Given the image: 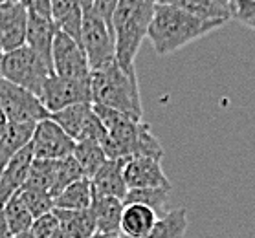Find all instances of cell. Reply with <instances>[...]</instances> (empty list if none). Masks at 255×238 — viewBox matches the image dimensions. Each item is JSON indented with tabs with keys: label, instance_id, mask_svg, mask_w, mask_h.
I'll return each mask as SVG.
<instances>
[{
	"label": "cell",
	"instance_id": "1",
	"mask_svg": "<svg viewBox=\"0 0 255 238\" xmlns=\"http://www.w3.org/2000/svg\"><path fill=\"white\" fill-rule=\"evenodd\" d=\"M94 105V103H92ZM94 112L107 127L103 151L109 159L128 158H154L162 159L163 147L152 134L151 127L143 121H136L120 112L101 105H94Z\"/></svg>",
	"mask_w": 255,
	"mask_h": 238
},
{
	"label": "cell",
	"instance_id": "2",
	"mask_svg": "<svg viewBox=\"0 0 255 238\" xmlns=\"http://www.w3.org/2000/svg\"><path fill=\"white\" fill-rule=\"evenodd\" d=\"M226 22L228 20L200 18L178 7L158 4L147 37L151 39L156 55H171L189 42L198 41L215 29L222 28Z\"/></svg>",
	"mask_w": 255,
	"mask_h": 238
},
{
	"label": "cell",
	"instance_id": "3",
	"mask_svg": "<svg viewBox=\"0 0 255 238\" xmlns=\"http://www.w3.org/2000/svg\"><path fill=\"white\" fill-rule=\"evenodd\" d=\"M158 0H120L112 17L116 61L127 74H136V55L149 35Z\"/></svg>",
	"mask_w": 255,
	"mask_h": 238
},
{
	"label": "cell",
	"instance_id": "4",
	"mask_svg": "<svg viewBox=\"0 0 255 238\" xmlns=\"http://www.w3.org/2000/svg\"><path fill=\"white\" fill-rule=\"evenodd\" d=\"M92 103L120 112L123 116L141 121V99H139L138 74H127L120 64H112L105 70L92 72Z\"/></svg>",
	"mask_w": 255,
	"mask_h": 238
},
{
	"label": "cell",
	"instance_id": "5",
	"mask_svg": "<svg viewBox=\"0 0 255 238\" xmlns=\"http://www.w3.org/2000/svg\"><path fill=\"white\" fill-rule=\"evenodd\" d=\"M52 76V66L28 46L7 52L2 61V68H0V77L35 93L37 97H41L42 88Z\"/></svg>",
	"mask_w": 255,
	"mask_h": 238
},
{
	"label": "cell",
	"instance_id": "6",
	"mask_svg": "<svg viewBox=\"0 0 255 238\" xmlns=\"http://www.w3.org/2000/svg\"><path fill=\"white\" fill-rule=\"evenodd\" d=\"M81 46L87 53L90 70H105L116 64V41L112 29L88 4H83Z\"/></svg>",
	"mask_w": 255,
	"mask_h": 238
},
{
	"label": "cell",
	"instance_id": "7",
	"mask_svg": "<svg viewBox=\"0 0 255 238\" xmlns=\"http://www.w3.org/2000/svg\"><path fill=\"white\" fill-rule=\"evenodd\" d=\"M0 108L13 125H37L50 117V112L35 93L13 84L4 77H0Z\"/></svg>",
	"mask_w": 255,
	"mask_h": 238
},
{
	"label": "cell",
	"instance_id": "8",
	"mask_svg": "<svg viewBox=\"0 0 255 238\" xmlns=\"http://www.w3.org/2000/svg\"><path fill=\"white\" fill-rule=\"evenodd\" d=\"M52 66L53 74L63 79H72V81H90L92 70L88 64L87 53L77 41L66 33L59 31L53 41L52 50Z\"/></svg>",
	"mask_w": 255,
	"mask_h": 238
},
{
	"label": "cell",
	"instance_id": "9",
	"mask_svg": "<svg viewBox=\"0 0 255 238\" xmlns=\"http://www.w3.org/2000/svg\"><path fill=\"white\" fill-rule=\"evenodd\" d=\"M39 99L52 116L68 106L92 103V86H90V81H72V79H63L53 74L42 88Z\"/></svg>",
	"mask_w": 255,
	"mask_h": 238
},
{
	"label": "cell",
	"instance_id": "10",
	"mask_svg": "<svg viewBox=\"0 0 255 238\" xmlns=\"http://www.w3.org/2000/svg\"><path fill=\"white\" fill-rule=\"evenodd\" d=\"M76 140H72L53 119L37 123L29 141L35 159H63L74 154Z\"/></svg>",
	"mask_w": 255,
	"mask_h": 238
},
{
	"label": "cell",
	"instance_id": "11",
	"mask_svg": "<svg viewBox=\"0 0 255 238\" xmlns=\"http://www.w3.org/2000/svg\"><path fill=\"white\" fill-rule=\"evenodd\" d=\"M123 178L130 189H171V181L162 168V159L128 158L123 167Z\"/></svg>",
	"mask_w": 255,
	"mask_h": 238
},
{
	"label": "cell",
	"instance_id": "12",
	"mask_svg": "<svg viewBox=\"0 0 255 238\" xmlns=\"http://www.w3.org/2000/svg\"><path fill=\"white\" fill-rule=\"evenodd\" d=\"M29 11L20 2L0 4V46L4 52H13L26 46Z\"/></svg>",
	"mask_w": 255,
	"mask_h": 238
},
{
	"label": "cell",
	"instance_id": "13",
	"mask_svg": "<svg viewBox=\"0 0 255 238\" xmlns=\"http://www.w3.org/2000/svg\"><path fill=\"white\" fill-rule=\"evenodd\" d=\"M31 163H33V152H31V147L28 145L4 168V172L0 176V209L9 202V198L15 196L18 191H22L24 183L28 180Z\"/></svg>",
	"mask_w": 255,
	"mask_h": 238
},
{
	"label": "cell",
	"instance_id": "14",
	"mask_svg": "<svg viewBox=\"0 0 255 238\" xmlns=\"http://www.w3.org/2000/svg\"><path fill=\"white\" fill-rule=\"evenodd\" d=\"M125 161L127 159H107V163L90 180L92 196H111L125 202L128 194V187L123 178Z\"/></svg>",
	"mask_w": 255,
	"mask_h": 238
},
{
	"label": "cell",
	"instance_id": "15",
	"mask_svg": "<svg viewBox=\"0 0 255 238\" xmlns=\"http://www.w3.org/2000/svg\"><path fill=\"white\" fill-rule=\"evenodd\" d=\"M55 35H57V28H55L52 18L41 17L37 13H29L28 31H26V46L29 50H33L39 57L44 59L50 66H52V50Z\"/></svg>",
	"mask_w": 255,
	"mask_h": 238
},
{
	"label": "cell",
	"instance_id": "16",
	"mask_svg": "<svg viewBox=\"0 0 255 238\" xmlns=\"http://www.w3.org/2000/svg\"><path fill=\"white\" fill-rule=\"evenodd\" d=\"M125 203L111 196H92V211L99 237H120L122 215Z\"/></svg>",
	"mask_w": 255,
	"mask_h": 238
},
{
	"label": "cell",
	"instance_id": "17",
	"mask_svg": "<svg viewBox=\"0 0 255 238\" xmlns=\"http://www.w3.org/2000/svg\"><path fill=\"white\" fill-rule=\"evenodd\" d=\"M158 220V215L151 207L141 203H125L120 226L122 238H145Z\"/></svg>",
	"mask_w": 255,
	"mask_h": 238
},
{
	"label": "cell",
	"instance_id": "18",
	"mask_svg": "<svg viewBox=\"0 0 255 238\" xmlns=\"http://www.w3.org/2000/svg\"><path fill=\"white\" fill-rule=\"evenodd\" d=\"M83 0H52V20L59 31L81 44Z\"/></svg>",
	"mask_w": 255,
	"mask_h": 238
},
{
	"label": "cell",
	"instance_id": "19",
	"mask_svg": "<svg viewBox=\"0 0 255 238\" xmlns=\"http://www.w3.org/2000/svg\"><path fill=\"white\" fill-rule=\"evenodd\" d=\"M35 125L24 123V125H13L9 123L6 132L0 140V176L4 172V168L9 165L13 158L22 151L24 147L29 145L31 136H33Z\"/></svg>",
	"mask_w": 255,
	"mask_h": 238
},
{
	"label": "cell",
	"instance_id": "20",
	"mask_svg": "<svg viewBox=\"0 0 255 238\" xmlns=\"http://www.w3.org/2000/svg\"><path fill=\"white\" fill-rule=\"evenodd\" d=\"M59 224L70 238H94L98 237V227L92 211H68V209H53Z\"/></svg>",
	"mask_w": 255,
	"mask_h": 238
},
{
	"label": "cell",
	"instance_id": "21",
	"mask_svg": "<svg viewBox=\"0 0 255 238\" xmlns=\"http://www.w3.org/2000/svg\"><path fill=\"white\" fill-rule=\"evenodd\" d=\"M55 207L53 209H68V211H85L92 205V185L90 180L81 178L68 185L63 192L53 198Z\"/></svg>",
	"mask_w": 255,
	"mask_h": 238
},
{
	"label": "cell",
	"instance_id": "22",
	"mask_svg": "<svg viewBox=\"0 0 255 238\" xmlns=\"http://www.w3.org/2000/svg\"><path fill=\"white\" fill-rule=\"evenodd\" d=\"M187 227H189L187 209L178 207V209L167 211V215L160 216L145 238H186Z\"/></svg>",
	"mask_w": 255,
	"mask_h": 238
},
{
	"label": "cell",
	"instance_id": "23",
	"mask_svg": "<svg viewBox=\"0 0 255 238\" xmlns=\"http://www.w3.org/2000/svg\"><path fill=\"white\" fill-rule=\"evenodd\" d=\"M92 110H94L92 103H81V105H74L64 108V110L55 112V114L50 116V119H53V121L57 123L59 127L63 128L72 140L77 141L79 136H81V130L85 127V123H87L88 116L92 114Z\"/></svg>",
	"mask_w": 255,
	"mask_h": 238
},
{
	"label": "cell",
	"instance_id": "24",
	"mask_svg": "<svg viewBox=\"0 0 255 238\" xmlns=\"http://www.w3.org/2000/svg\"><path fill=\"white\" fill-rule=\"evenodd\" d=\"M74 159L79 163L83 170V176L87 180H92L96 172L107 163V154H105L103 147L94 141H77L76 149H74Z\"/></svg>",
	"mask_w": 255,
	"mask_h": 238
},
{
	"label": "cell",
	"instance_id": "25",
	"mask_svg": "<svg viewBox=\"0 0 255 238\" xmlns=\"http://www.w3.org/2000/svg\"><path fill=\"white\" fill-rule=\"evenodd\" d=\"M158 4L178 7L182 11L197 15L200 18L213 20H232L226 7H222L217 0H158Z\"/></svg>",
	"mask_w": 255,
	"mask_h": 238
},
{
	"label": "cell",
	"instance_id": "26",
	"mask_svg": "<svg viewBox=\"0 0 255 238\" xmlns=\"http://www.w3.org/2000/svg\"><path fill=\"white\" fill-rule=\"evenodd\" d=\"M2 213H4V218H6V224L9 227L11 235H18V233H26L31 229V224H33V216L28 211L24 200L20 198V191L15 194V196L9 198V202L2 207Z\"/></svg>",
	"mask_w": 255,
	"mask_h": 238
},
{
	"label": "cell",
	"instance_id": "27",
	"mask_svg": "<svg viewBox=\"0 0 255 238\" xmlns=\"http://www.w3.org/2000/svg\"><path fill=\"white\" fill-rule=\"evenodd\" d=\"M53 174H55V159H35L33 158L28 180H26L22 189L48 192L52 196Z\"/></svg>",
	"mask_w": 255,
	"mask_h": 238
},
{
	"label": "cell",
	"instance_id": "28",
	"mask_svg": "<svg viewBox=\"0 0 255 238\" xmlns=\"http://www.w3.org/2000/svg\"><path fill=\"white\" fill-rule=\"evenodd\" d=\"M123 203H141L151 207L158 218L167 215L169 189H130Z\"/></svg>",
	"mask_w": 255,
	"mask_h": 238
},
{
	"label": "cell",
	"instance_id": "29",
	"mask_svg": "<svg viewBox=\"0 0 255 238\" xmlns=\"http://www.w3.org/2000/svg\"><path fill=\"white\" fill-rule=\"evenodd\" d=\"M85 178L79 163L74 159V156L63 158V159H55V174H53V189L52 196L55 198L59 192H63L68 185L74 181Z\"/></svg>",
	"mask_w": 255,
	"mask_h": 238
},
{
	"label": "cell",
	"instance_id": "30",
	"mask_svg": "<svg viewBox=\"0 0 255 238\" xmlns=\"http://www.w3.org/2000/svg\"><path fill=\"white\" fill-rule=\"evenodd\" d=\"M20 198L24 200L28 211L31 213V216L39 218V216L46 215V213H52L55 203H53V196H50L48 192H39V191H28V189H22L20 191Z\"/></svg>",
	"mask_w": 255,
	"mask_h": 238
},
{
	"label": "cell",
	"instance_id": "31",
	"mask_svg": "<svg viewBox=\"0 0 255 238\" xmlns=\"http://www.w3.org/2000/svg\"><path fill=\"white\" fill-rule=\"evenodd\" d=\"M228 11L230 18L255 29V0H230Z\"/></svg>",
	"mask_w": 255,
	"mask_h": 238
},
{
	"label": "cell",
	"instance_id": "32",
	"mask_svg": "<svg viewBox=\"0 0 255 238\" xmlns=\"http://www.w3.org/2000/svg\"><path fill=\"white\" fill-rule=\"evenodd\" d=\"M105 138H107V127L103 125V121L99 119V116L92 110V114L88 116L87 123L81 130V136L77 141H94V143H99L103 145Z\"/></svg>",
	"mask_w": 255,
	"mask_h": 238
},
{
	"label": "cell",
	"instance_id": "33",
	"mask_svg": "<svg viewBox=\"0 0 255 238\" xmlns=\"http://www.w3.org/2000/svg\"><path fill=\"white\" fill-rule=\"evenodd\" d=\"M59 220L57 216L52 213H46V215L39 216V218H35L33 224H31V235H33V238H50L53 235V233L59 229Z\"/></svg>",
	"mask_w": 255,
	"mask_h": 238
},
{
	"label": "cell",
	"instance_id": "34",
	"mask_svg": "<svg viewBox=\"0 0 255 238\" xmlns=\"http://www.w3.org/2000/svg\"><path fill=\"white\" fill-rule=\"evenodd\" d=\"M118 2H120V0H92V4H88V6L92 7L94 11L98 13L99 17L107 22V26L112 29V17H114ZM112 33H114V31H112Z\"/></svg>",
	"mask_w": 255,
	"mask_h": 238
},
{
	"label": "cell",
	"instance_id": "35",
	"mask_svg": "<svg viewBox=\"0 0 255 238\" xmlns=\"http://www.w3.org/2000/svg\"><path fill=\"white\" fill-rule=\"evenodd\" d=\"M17 2H20L29 13L52 18V0H17Z\"/></svg>",
	"mask_w": 255,
	"mask_h": 238
},
{
	"label": "cell",
	"instance_id": "36",
	"mask_svg": "<svg viewBox=\"0 0 255 238\" xmlns=\"http://www.w3.org/2000/svg\"><path fill=\"white\" fill-rule=\"evenodd\" d=\"M11 231H9V227L6 224V218H4V213L0 209V238H11Z\"/></svg>",
	"mask_w": 255,
	"mask_h": 238
},
{
	"label": "cell",
	"instance_id": "37",
	"mask_svg": "<svg viewBox=\"0 0 255 238\" xmlns=\"http://www.w3.org/2000/svg\"><path fill=\"white\" fill-rule=\"evenodd\" d=\"M7 125H9V121H7L6 114H4V110L0 108V140H2V136H4V132H6Z\"/></svg>",
	"mask_w": 255,
	"mask_h": 238
},
{
	"label": "cell",
	"instance_id": "38",
	"mask_svg": "<svg viewBox=\"0 0 255 238\" xmlns=\"http://www.w3.org/2000/svg\"><path fill=\"white\" fill-rule=\"evenodd\" d=\"M50 238H70V237H68V233H66V231L63 229V227L59 226V229H57L55 233H53V235H52Z\"/></svg>",
	"mask_w": 255,
	"mask_h": 238
},
{
	"label": "cell",
	"instance_id": "39",
	"mask_svg": "<svg viewBox=\"0 0 255 238\" xmlns=\"http://www.w3.org/2000/svg\"><path fill=\"white\" fill-rule=\"evenodd\" d=\"M11 238H33L31 231H26V233H18V235H13Z\"/></svg>",
	"mask_w": 255,
	"mask_h": 238
},
{
	"label": "cell",
	"instance_id": "40",
	"mask_svg": "<svg viewBox=\"0 0 255 238\" xmlns=\"http://www.w3.org/2000/svg\"><path fill=\"white\" fill-rule=\"evenodd\" d=\"M4 55H6V52H4V48L0 46V68H2V61H4Z\"/></svg>",
	"mask_w": 255,
	"mask_h": 238
},
{
	"label": "cell",
	"instance_id": "41",
	"mask_svg": "<svg viewBox=\"0 0 255 238\" xmlns=\"http://www.w3.org/2000/svg\"><path fill=\"white\" fill-rule=\"evenodd\" d=\"M217 2H219L222 7H226V9H228V2H230V0H217ZM228 13H230V11H228Z\"/></svg>",
	"mask_w": 255,
	"mask_h": 238
},
{
	"label": "cell",
	"instance_id": "42",
	"mask_svg": "<svg viewBox=\"0 0 255 238\" xmlns=\"http://www.w3.org/2000/svg\"><path fill=\"white\" fill-rule=\"evenodd\" d=\"M7 2H15V0H0V4H7Z\"/></svg>",
	"mask_w": 255,
	"mask_h": 238
},
{
	"label": "cell",
	"instance_id": "43",
	"mask_svg": "<svg viewBox=\"0 0 255 238\" xmlns=\"http://www.w3.org/2000/svg\"><path fill=\"white\" fill-rule=\"evenodd\" d=\"M83 4H92V0H83Z\"/></svg>",
	"mask_w": 255,
	"mask_h": 238
},
{
	"label": "cell",
	"instance_id": "44",
	"mask_svg": "<svg viewBox=\"0 0 255 238\" xmlns=\"http://www.w3.org/2000/svg\"><path fill=\"white\" fill-rule=\"evenodd\" d=\"M101 238H122V237H101Z\"/></svg>",
	"mask_w": 255,
	"mask_h": 238
},
{
	"label": "cell",
	"instance_id": "45",
	"mask_svg": "<svg viewBox=\"0 0 255 238\" xmlns=\"http://www.w3.org/2000/svg\"><path fill=\"white\" fill-rule=\"evenodd\" d=\"M94 238H101V237H99V235H98V237H94Z\"/></svg>",
	"mask_w": 255,
	"mask_h": 238
}]
</instances>
